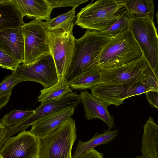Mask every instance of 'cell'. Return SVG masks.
<instances>
[{"label":"cell","mask_w":158,"mask_h":158,"mask_svg":"<svg viewBox=\"0 0 158 158\" xmlns=\"http://www.w3.org/2000/svg\"><path fill=\"white\" fill-rule=\"evenodd\" d=\"M112 37L87 29L82 37L75 39L71 63L64 78L69 81L78 74L97 68L98 57Z\"/></svg>","instance_id":"6da1fadb"},{"label":"cell","mask_w":158,"mask_h":158,"mask_svg":"<svg viewBox=\"0 0 158 158\" xmlns=\"http://www.w3.org/2000/svg\"><path fill=\"white\" fill-rule=\"evenodd\" d=\"M121 0H98L82 8L77 15L75 24L83 29L105 31L125 10Z\"/></svg>","instance_id":"7a4b0ae2"},{"label":"cell","mask_w":158,"mask_h":158,"mask_svg":"<svg viewBox=\"0 0 158 158\" xmlns=\"http://www.w3.org/2000/svg\"><path fill=\"white\" fill-rule=\"evenodd\" d=\"M142 56L139 46L128 29L112 37L101 52L96 67L104 69L119 66Z\"/></svg>","instance_id":"3957f363"},{"label":"cell","mask_w":158,"mask_h":158,"mask_svg":"<svg viewBox=\"0 0 158 158\" xmlns=\"http://www.w3.org/2000/svg\"><path fill=\"white\" fill-rule=\"evenodd\" d=\"M75 120L72 118L45 136L37 137L39 158H72L77 139Z\"/></svg>","instance_id":"277c9868"},{"label":"cell","mask_w":158,"mask_h":158,"mask_svg":"<svg viewBox=\"0 0 158 158\" xmlns=\"http://www.w3.org/2000/svg\"><path fill=\"white\" fill-rule=\"evenodd\" d=\"M128 29L139 46L149 67L158 78V37L154 20L149 18L131 20Z\"/></svg>","instance_id":"5b68a950"},{"label":"cell","mask_w":158,"mask_h":158,"mask_svg":"<svg viewBox=\"0 0 158 158\" xmlns=\"http://www.w3.org/2000/svg\"><path fill=\"white\" fill-rule=\"evenodd\" d=\"M24 41V58L22 63L32 64L50 52L47 30L41 20L34 19L20 27Z\"/></svg>","instance_id":"8992f818"},{"label":"cell","mask_w":158,"mask_h":158,"mask_svg":"<svg viewBox=\"0 0 158 158\" xmlns=\"http://www.w3.org/2000/svg\"><path fill=\"white\" fill-rule=\"evenodd\" d=\"M12 71V75L21 82L31 81L41 84L44 89L48 88L58 81L56 68L52 56L50 52L34 63L19 64Z\"/></svg>","instance_id":"52a82bcc"},{"label":"cell","mask_w":158,"mask_h":158,"mask_svg":"<svg viewBox=\"0 0 158 158\" xmlns=\"http://www.w3.org/2000/svg\"><path fill=\"white\" fill-rule=\"evenodd\" d=\"M50 52L55 63L58 81L64 78L71 63L75 38L73 32L60 29L47 31Z\"/></svg>","instance_id":"ba28073f"},{"label":"cell","mask_w":158,"mask_h":158,"mask_svg":"<svg viewBox=\"0 0 158 158\" xmlns=\"http://www.w3.org/2000/svg\"><path fill=\"white\" fill-rule=\"evenodd\" d=\"M80 102L79 95L76 91H72L59 98L41 102L34 110L35 114L17 125L7 127L6 133L9 136H11L19 131L25 130L29 126L47 115L64 109L75 108Z\"/></svg>","instance_id":"9c48e42d"},{"label":"cell","mask_w":158,"mask_h":158,"mask_svg":"<svg viewBox=\"0 0 158 158\" xmlns=\"http://www.w3.org/2000/svg\"><path fill=\"white\" fill-rule=\"evenodd\" d=\"M38 153L37 137L25 130L10 137L0 148V158H36Z\"/></svg>","instance_id":"30bf717a"},{"label":"cell","mask_w":158,"mask_h":158,"mask_svg":"<svg viewBox=\"0 0 158 158\" xmlns=\"http://www.w3.org/2000/svg\"><path fill=\"white\" fill-rule=\"evenodd\" d=\"M149 67L143 56L126 64L101 69V83L118 85L134 81L142 76Z\"/></svg>","instance_id":"8fae6325"},{"label":"cell","mask_w":158,"mask_h":158,"mask_svg":"<svg viewBox=\"0 0 158 158\" xmlns=\"http://www.w3.org/2000/svg\"><path fill=\"white\" fill-rule=\"evenodd\" d=\"M79 95L87 120L99 118L107 125L109 129L115 127L113 117L110 113L108 105L105 102L97 98L86 89L81 91Z\"/></svg>","instance_id":"7c38bea8"},{"label":"cell","mask_w":158,"mask_h":158,"mask_svg":"<svg viewBox=\"0 0 158 158\" xmlns=\"http://www.w3.org/2000/svg\"><path fill=\"white\" fill-rule=\"evenodd\" d=\"M0 48L20 63L23 62L24 41L20 28L0 31Z\"/></svg>","instance_id":"4fadbf2b"},{"label":"cell","mask_w":158,"mask_h":158,"mask_svg":"<svg viewBox=\"0 0 158 158\" xmlns=\"http://www.w3.org/2000/svg\"><path fill=\"white\" fill-rule=\"evenodd\" d=\"M75 108H69L47 115L32 125L29 131L36 137H43L73 115Z\"/></svg>","instance_id":"5bb4252c"},{"label":"cell","mask_w":158,"mask_h":158,"mask_svg":"<svg viewBox=\"0 0 158 158\" xmlns=\"http://www.w3.org/2000/svg\"><path fill=\"white\" fill-rule=\"evenodd\" d=\"M22 18L27 16L35 19L47 20L53 10L49 0H12Z\"/></svg>","instance_id":"9a60e30c"},{"label":"cell","mask_w":158,"mask_h":158,"mask_svg":"<svg viewBox=\"0 0 158 158\" xmlns=\"http://www.w3.org/2000/svg\"><path fill=\"white\" fill-rule=\"evenodd\" d=\"M141 152L145 158H158V126L149 117L143 127Z\"/></svg>","instance_id":"2e32d148"},{"label":"cell","mask_w":158,"mask_h":158,"mask_svg":"<svg viewBox=\"0 0 158 158\" xmlns=\"http://www.w3.org/2000/svg\"><path fill=\"white\" fill-rule=\"evenodd\" d=\"M23 19L12 0L0 2V31L20 28Z\"/></svg>","instance_id":"e0dca14e"},{"label":"cell","mask_w":158,"mask_h":158,"mask_svg":"<svg viewBox=\"0 0 158 158\" xmlns=\"http://www.w3.org/2000/svg\"><path fill=\"white\" fill-rule=\"evenodd\" d=\"M131 20L149 18L154 20L155 4L152 0H121Z\"/></svg>","instance_id":"ac0fdd59"},{"label":"cell","mask_w":158,"mask_h":158,"mask_svg":"<svg viewBox=\"0 0 158 158\" xmlns=\"http://www.w3.org/2000/svg\"><path fill=\"white\" fill-rule=\"evenodd\" d=\"M118 129L112 131L108 129L107 131H104L101 134L97 132L91 139L86 142H83L78 140L72 158H78L83 153L94 149L97 146L108 143L118 135Z\"/></svg>","instance_id":"d6986e66"},{"label":"cell","mask_w":158,"mask_h":158,"mask_svg":"<svg viewBox=\"0 0 158 158\" xmlns=\"http://www.w3.org/2000/svg\"><path fill=\"white\" fill-rule=\"evenodd\" d=\"M101 69L93 68L78 74L69 81L72 89H90L101 83Z\"/></svg>","instance_id":"ffe728a7"},{"label":"cell","mask_w":158,"mask_h":158,"mask_svg":"<svg viewBox=\"0 0 158 158\" xmlns=\"http://www.w3.org/2000/svg\"><path fill=\"white\" fill-rule=\"evenodd\" d=\"M76 8L73 7L69 11L44 22L47 30L60 29L65 31L73 32L76 17Z\"/></svg>","instance_id":"44dd1931"},{"label":"cell","mask_w":158,"mask_h":158,"mask_svg":"<svg viewBox=\"0 0 158 158\" xmlns=\"http://www.w3.org/2000/svg\"><path fill=\"white\" fill-rule=\"evenodd\" d=\"M72 91L69 81L63 78L50 87L41 90L37 100L43 102L59 98Z\"/></svg>","instance_id":"7402d4cb"},{"label":"cell","mask_w":158,"mask_h":158,"mask_svg":"<svg viewBox=\"0 0 158 158\" xmlns=\"http://www.w3.org/2000/svg\"><path fill=\"white\" fill-rule=\"evenodd\" d=\"M34 110H14L6 114L0 119V123L6 127L14 126L35 114Z\"/></svg>","instance_id":"603a6c76"},{"label":"cell","mask_w":158,"mask_h":158,"mask_svg":"<svg viewBox=\"0 0 158 158\" xmlns=\"http://www.w3.org/2000/svg\"><path fill=\"white\" fill-rule=\"evenodd\" d=\"M131 19L126 10L120 17L105 31H99L102 34L113 37L128 29Z\"/></svg>","instance_id":"cb8c5ba5"},{"label":"cell","mask_w":158,"mask_h":158,"mask_svg":"<svg viewBox=\"0 0 158 158\" xmlns=\"http://www.w3.org/2000/svg\"><path fill=\"white\" fill-rule=\"evenodd\" d=\"M20 64L0 48V67L13 71Z\"/></svg>","instance_id":"d4e9b609"},{"label":"cell","mask_w":158,"mask_h":158,"mask_svg":"<svg viewBox=\"0 0 158 158\" xmlns=\"http://www.w3.org/2000/svg\"><path fill=\"white\" fill-rule=\"evenodd\" d=\"M19 82H21L20 80L12 74L6 76L0 83V96L11 92L14 87Z\"/></svg>","instance_id":"484cf974"},{"label":"cell","mask_w":158,"mask_h":158,"mask_svg":"<svg viewBox=\"0 0 158 158\" xmlns=\"http://www.w3.org/2000/svg\"><path fill=\"white\" fill-rule=\"evenodd\" d=\"M53 8L66 7H77L80 5L85 3L88 0H49Z\"/></svg>","instance_id":"4316f807"},{"label":"cell","mask_w":158,"mask_h":158,"mask_svg":"<svg viewBox=\"0 0 158 158\" xmlns=\"http://www.w3.org/2000/svg\"><path fill=\"white\" fill-rule=\"evenodd\" d=\"M158 91H150L145 93L146 98L152 107L158 109Z\"/></svg>","instance_id":"83f0119b"},{"label":"cell","mask_w":158,"mask_h":158,"mask_svg":"<svg viewBox=\"0 0 158 158\" xmlns=\"http://www.w3.org/2000/svg\"><path fill=\"white\" fill-rule=\"evenodd\" d=\"M103 157V153L93 149L83 153L78 158H104Z\"/></svg>","instance_id":"f1b7e54d"},{"label":"cell","mask_w":158,"mask_h":158,"mask_svg":"<svg viewBox=\"0 0 158 158\" xmlns=\"http://www.w3.org/2000/svg\"><path fill=\"white\" fill-rule=\"evenodd\" d=\"M11 94V92H9L0 96V110L7 103Z\"/></svg>","instance_id":"f546056e"},{"label":"cell","mask_w":158,"mask_h":158,"mask_svg":"<svg viewBox=\"0 0 158 158\" xmlns=\"http://www.w3.org/2000/svg\"><path fill=\"white\" fill-rule=\"evenodd\" d=\"M6 127L0 122V140L4 134Z\"/></svg>","instance_id":"4dcf8cb0"},{"label":"cell","mask_w":158,"mask_h":158,"mask_svg":"<svg viewBox=\"0 0 158 158\" xmlns=\"http://www.w3.org/2000/svg\"><path fill=\"white\" fill-rule=\"evenodd\" d=\"M135 158H145L143 155L141 156H138L136 157Z\"/></svg>","instance_id":"1f68e13d"},{"label":"cell","mask_w":158,"mask_h":158,"mask_svg":"<svg viewBox=\"0 0 158 158\" xmlns=\"http://www.w3.org/2000/svg\"><path fill=\"white\" fill-rule=\"evenodd\" d=\"M7 0H0V2H5L7 1Z\"/></svg>","instance_id":"d6a6232c"},{"label":"cell","mask_w":158,"mask_h":158,"mask_svg":"<svg viewBox=\"0 0 158 158\" xmlns=\"http://www.w3.org/2000/svg\"><path fill=\"white\" fill-rule=\"evenodd\" d=\"M36 158H39L38 157H37Z\"/></svg>","instance_id":"836d02e7"}]
</instances>
